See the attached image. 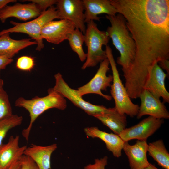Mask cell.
Masks as SVG:
<instances>
[{
  "instance_id": "obj_15",
  "label": "cell",
  "mask_w": 169,
  "mask_h": 169,
  "mask_svg": "<svg viewBox=\"0 0 169 169\" xmlns=\"http://www.w3.org/2000/svg\"><path fill=\"white\" fill-rule=\"evenodd\" d=\"M148 144L146 141L138 140L133 145L125 142L123 149L127 156L130 169H143L149 166L146 156Z\"/></svg>"
},
{
  "instance_id": "obj_34",
  "label": "cell",
  "mask_w": 169,
  "mask_h": 169,
  "mask_svg": "<svg viewBox=\"0 0 169 169\" xmlns=\"http://www.w3.org/2000/svg\"><path fill=\"white\" fill-rule=\"evenodd\" d=\"M143 169H158L154 165L150 163L148 166Z\"/></svg>"
},
{
  "instance_id": "obj_9",
  "label": "cell",
  "mask_w": 169,
  "mask_h": 169,
  "mask_svg": "<svg viewBox=\"0 0 169 169\" xmlns=\"http://www.w3.org/2000/svg\"><path fill=\"white\" fill-rule=\"evenodd\" d=\"M59 19H66L72 22L75 28L84 34L86 27L84 7L83 1L80 0H58L56 4Z\"/></svg>"
},
{
  "instance_id": "obj_27",
  "label": "cell",
  "mask_w": 169,
  "mask_h": 169,
  "mask_svg": "<svg viewBox=\"0 0 169 169\" xmlns=\"http://www.w3.org/2000/svg\"><path fill=\"white\" fill-rule=\"evenodd\" d=\"M31 2L35 3L37 6L41 13L46 10L49 7L56 4L57 0H25Z\"/></svg>"
},
{
  "instance_id": "obj_25",
  "label": "cell",
  "mask_w": 169,
  "mask_h": 169,
  "mask_svg": "<svg viewBox=\"0 0 169 169\" xmlns=\"http://www.w3.org/2000/svg\"><path fill=\"white\" fill-rule=\"evenodd\" d=\"M12 114V108L8 95L2 88L0 89V119Z\"/></svg>"
},
{
  "instance_id": "obj_23",
  "label": "cell",
  "mask_w": 169,
  "mask_h": 169,
  "mask_svg": "<svg viewBox=\"0 0 169 169\" xmlns=\"http://www.w3.org/2000/svg\"><path fill=\"white\" fill-rule=\"evenodd\" d=\"M67 40L72 50L75 52L82 62L85 60L87 54L83 49L85 42L84 34L79 29L75 28L69 34Z\"/></svg>"
},
{
  "instance_id": "obj_26",
  "label": "cell",
  "mask_w": 169,
  "mask_h": 169,
  "mask_svg": "<svg viewBox=\"0 0 169 169\" xmlns=\"http://www.w3.org/2000/svg\"><path fill=\"white\" fill-rule=\"evenodd\" d=\"M35 65L33 58L23 56L18 58L16 62V67L18 69L25 71L30 72Z\"/></svg>"
},
{
  "instance_id": "obj_20",
  "label": "cell",
  "mask_w": 169,
  "mask_h": 169,
  "mask_svg": "<svg viewBox=\"0 0 169 169\" xmlns=\"http://www.w3.org/2000/svg\"><path fill=\"white\" fill-rule=\"evenodd\" d=\"M93 116L119 136L127 125L126 115L119 113L115 107L108 112L100 113Z\"/></svg>"
},
{
  "instance_id": "obj_16",
  "label": "cell",
  "mask_w": 169,
  "mask_h": 169,
  "mask_svg": "<svg viewBox=\"0 0 169 169\" xmlns=\"http://www.w3.org/2000/svg\"><path fill=\"white\" fill-rule=\"evenodd\" d=\"M19 136H11L8 142L0 146V167L1 169H8L16 161L23 155L27 147L19 146Z\"/></svg>"
},
{
  "instance_id": "obj_29",
  "label": "cell",
  "mask_w": 169,
  "mask_h": 169,
  "mask_svg": "<svg viewBox=\"0 0 169 169\" xmlns=\"http://www.w3.org/2000/svg\"><path fill=\"white\" fill-rule=\"evenodd\" d=\"M108 157L105 156L100 159H95L93 164H90L84 167V169H105V166L107 165Z\"/></svg>"
},
{
  "instance_id": "obj_3",
  "label": "cell",
  "mask_w": 169,
  "mask_h": 169,
  "mask_svg": "<svg viewBox=\"0 0 169 169\" xmlns=\"http://www.w3.org/2000/svg\"><path fill=\"white\" fill-rule=\"evenodd\" d=\"M48 95L46 96H36L29 100L19 97L15 101L16 106L24 108L29 114V124L22 132V136L27 141L28 140L33 123L41 114L51 108L64 110L67 107L66 100L64 97L52 88L48 90Z\"/></svg>"
},
{
  "instance_id": "obj_17",
  "label": "cell",
  "mask_w": 169,
  "mask_h": 169,
  "mask_svg": "<svg viewBox=\"0 0 169 169\" xmlns=\"http://www.w3.org/2000/svg\"><path fill=\"white\" fill-rule=\"evenodd\" d=\"M84 131L87 136L102 140L106 144L107 149L112 152L114 156L118 158L121 156L125 142L119 135L101 131L95 127L85 128Z\"/></svg>"
},
{
  "instance_id": "obj_1",
  "label": "cell",
  "mask_w": 169,
  "mask_h": 169,
  "mask_svg": "<svg viewBox=\"0 0 169 169\" xmlns=\"http://www.w3.org/2000/svg\"><path fill=\"white\" fill-rule=\"evenodd\" d=\"M110 1L125 19L136 46L134 60L123 73L125 85L141 92L153 65L169 59V0Z\"/></svg>"
},
{
  "instance_id": "obj_18",
  "label": "cell",
  "mask_w": 169,
  "mask_h": 169,
  "mask_svg": "<svg viewBox=\"0 0 169 169\" xmlns=\"http://www.w3.org/2000/svg\"><path fill=\"white\" fill-rule=\"evenodd\" d=\"M84 7L85 23L90 21H100L98 15L105 13L108 15H115L117 13L116 8L110 0H83Z\"/></svg>"
},
{
  "instance_id": "obj_5",
  "label": "cell",
  "mask_w": 169,
  "mask_h": 169,
  "mask_svg": "<svg viewBox=\"0 0 169 169\" xmlns=\"http://www.w3.org/2000/svg\"><path fill=\"white\" fill-rule=\"evenodd\" d=\"M84 35L87 53L85 61L81 67L83 70L95 67L107 58L105 51L102 47L108 45L110 39L107 32L100 30L93 21L87 23Z\"/></svg>"
},
{
  "instance_id": "obj_14",
  "label": "cell",
  "mask_w": 169,
  "mask_h": 169,
  "mask_svg": "<svg viewBox=\"0 0 169 169\" xmlns=\"http://www.w3.org/2000/svg\"><path fill=\"white\" fill-rule=\"evenodd\" d=\"M41 12L34 3L22 4L17 3L13 5H6L0 10V20L4 23L10 17H15L20 20L26 21L36 18Z\"/></svg>"
},
{
  "instance_id": "obj_4",
  "label": "cell",
  "mask_w": 169,
  "mask_h": 169,
  "mask_svg": "<svg viewBox=\"0 0 169 169\" xmlns=\"http://www.w3.org/2000/svg\"><path fill=\"white\" fill-rule=\"evenodd\" d=\"M105 51L112 71L113 80L110 86V93L115 101V108L120 113L133 117L137 115L139 106L132 102L122 83L111 48L107 45Z\"/></svg>"
},
{
  "instance_id": "obj_11",
  "label": "cell",
  "mask_w": 169,
  "mask_h": 169,
  "mask_svg": "<svg viewBox=\"0 0 169 169\" xmlns=\"http://www.w3.org/2000/svg\"><path fill=\"white\" fill-rule=\"evenodd\" d=\"M75 28L74 24L69 20L64 19L52 20L43 28L41 38L49 43L59 44L67 40L69 34Z\"/></svg>"
},
{
  "instance_id": "obj_35",
  "label": "cell",
  "mask_w": 169,
  "mask_h": 169,
  "mask_svg": "<svg viewBox=\"0 0 169 169\" xmlns=\"http://www.w3.org/2000/svg\"><path fill=\"white\" fill-rule=\"evenodd\" d=\"M0 89L2 88H3V86L4 84V82L3 80L1 79L0 77Z\"/></svg>"
},
{
  "instance_id": "obj_10",
  "label": "cell",
  "mask_w": 169,
  "mask_h": 169,
  "mask_svg": "<svg viewBox=\"0 0 169 169\" xmlns=\"http://www.w3.org/2000/svg\"><path fill=\"white\" fill-rule=\"evenodd\" d=\"M164 122L163 119H157L149 116L137 124L125 129L119 136L125 142L134 139L146 141Z\"/></svg>"
},
{
  "instance_id": "obj_12",
  "label": "cell",
  "mask_w": 169,
  "mask_h": 169,
  "mask_svg": "<svg viewBox=\"0 0 169 169\" xmlns=\"http://www.w3.org/2000/svg\"><path fill=\"white\" fill-rule=\"evenodd\" d=\"M141 101L137 118L149 115L157 119H168L169 113L163 102L144 89L139 95Z\"/></svg>"
},
{
  "instance_id": "obj_31",
  "label": "cell",
  "mask_w": 169,
  "mask_h": 169,
  "mask_svg": "<svg viewBox=\"0 0 169 169\" xmlns=\"http://www.w3.org/2000/svg\"><path fill=\"white\" fill-rule=\"evenodd\" d=\"M159 66L162 69L165 70L167 75L169 74V61L168 59L161 60L158 63Z\"/></svg>"
},
{
  "instance_id": "obj_33",
  "label": "cell",
  "mask_w": 169,
  "mask_h": 169,
  "mask_svg": "<svg viewBox=\"0 0 169 169\" xmlns=\"http://www.w3.org/2000/svg\"><path fill=\"white\" fill-rule=\"evenodd\" d=\"M15 0H0V10L10 3L16 2Z\"/></svg>"
},
{
  "instance_id": "obj_32",
  "label": "cell",
  "mask_w": 169,
  "mask_h": 169,
  "mask_svg": "<svg viewBox=\"0 0 169 169\" xmlns=\"http://www.w3.org/2000/svg\"><path fill=\"white\" fill-rule=\"evenodd\" d=\"M20 159L15 161L8 169H20L21 166Z\"/></svg>"
},
{
  "instance_id": "obj_21",
  "label": "cell",
  "mask_w": 169,
  "mask_h": 169,
  "mask_svg": "<svg viewBox=\"0 0 169 169\" xmlns=\"http://www.w3.org/2000/svg\"><path fill=\"white\" fill-rule=\"evenodd\" d=\"M10 33L0 36V56L7 55L11 58L22 49L30 45L37 44L29 39L16 40L11 38Z\"/></svg>"
},
{
  "instance_id": "obj_24",
  "label": "cell",
  "mask_w": 169,
  "mask_h": 169,
  "mask_svg": "<svg viewBox=\"0 0 169 169\" xmlns=\"http://www.w3.org/2000/svg\"><path fill=\"white\" fill-rule=\"evenodd\" d=\"M23 117L17 114L12 115L0 119V146L8 132L10 129L20 125Z\"/></svg>"
},
{
  "instance_id": "obj_22",
  "label": "cell",
  "mask_w": 169,
  "mask_h": 169,
  "mask_svg": "<svg viewBox=\"0 0 169 169\" xmlns=\"http://www.w3.org/2000/svg\"><path fill=\"white\" fill-rule=\"evenodd\" d=\"M147 152L159 166L164 169H169V154L162 140L149 143Z\"/></svg>"
},
{
  "instance_id": "obj_28",
  "label": "cell",
  "mask_w": 169,
  "mask_h": 169,
  "mask_svg": "<svg viewBox=\"0 0 169 169\" xmlns=\"http://www.w3.org/2000/svg\"><path fill=\"white\" fill-rule=\"evenodd\" d=\"M20 169H39L34 161L28 156L23 155L20 159Z\"/></svg>"
},
{
  "instance_id": "obj_13",
  "label": "cell",
  "mask_w": 169,
  "mask_h": 169,
  "mask_svg": "<svg viewBox=\"0 0 169 169\" xmlns=\"http://www.w3.org/2000/svg\"><path fill=\"white\" fill-rule=\"evenodd\" d=\"M167 76L158 63H155L149 72L144 89L148 90L156 98H162L164 102L168 103L169 93L165 84V80Z\"/></svg>"
},
{
  "instance_id": "obj_36",
  "label": "cell",
  "mask_w": 169,
  "mask_h": 169,
  "mask_svg": "<svg viewBox=\"0 0 169 169\" xmlns=\"http://www.w3.org/2000/svg\"><path fill=\"white\" fill-rule=\"evenodd\" d=\"M0 169H1V167H0Z\"/></svg>"
},
{
  "instance_id": "obj_6",
  "label": "cell",
  "mask_w": 169,
  "mask_h": 169,
  "mask_svg": "<svg viewBox=\"0 0 169 169\" xmlns=\"http://www.w3.org/2000/svg\"><path fill=\"white\" fill-rule=\"evenodd\" d=\"M57 18L59 19L57 10L56 7L53 6L42 12L39 16L31 21L22 23L10 21V23L13 27L1 31L0 36L6 33L26 34L37 43L36 50L40 51L44 47L41 36L43 28L49 22Z\"/></svg>"
},
{
  "instance_id": "obj_19",
  "label": "cell",
  "mask_w": 169,
  "mask_h": 169,
  "mask_svg": "<svg viewBox=\"0 0 169 169\" xmlns=\"http://www.w3.org/2000/svg\"><path fill=\"white\" fill-rule=\"evenodd\" d=\"M57 147L55 143L46 146L32 144L26 148L23 155L32 159L39 169H50L51 156Z\"/></svg>"
},
{
  "instance_id": "obj_2",
  "label": "cell",
  "mask_w": 169,
  "mask_h": 169,
  "mask_svg": "<svg viewBox=\"0 0 169 169\" xmlns=\"http://www.w3.org/2000/svg\"><path fill=\"white\" fill-rule=\"evenodd\" d=\"M111 24L106 32L112 43L119 52L116 62L122 67L123 73L129 69L133 62L135 55L136 46L127 27L126 20L121 14L115 15H106Z\"/></svg>"
},
{
  "instance_id": "obj_7",
  "label": "cell",
  "mask_w": 169,
  "mask_h": 169,
  "mask_svg": "<svg viewBox=\"0 0 169 169\" xmlns=\"http://www.w3.org/2000/svg\"><path fill=\"white\" fill-rule=\"evenodd\" d=\"M55 83L53 89L64 97L70 100L89 115L94 116L102 112H108L111 108H107L102 105H96L85 101L78 93L77 90L70 87L64 80L62 75L58 73L54 75Z\"/></svg>"
},
{
  "instance_id": "obj_8",
  "label": "cell",
  "mask_w": 169,
  "mask_h": 169,
  "mask_svg": "<svg viewBox=\"0 0 169 169\" xmlns=\"http://www.w3.org/2000/svg\"><path fill=\"white\" fill-rule=\"evenodd\" d=\"M109 64L107 58L100 63L97 72L91 79L77 90L79 95L82 97L86 94H95L101 96L107 100H111L112 99L111 96L104 94L101 91H106L108 87H110L112 82V75H106L110 69Z\"/></svg>"
},
{
  "instance_id": "obj_30",
  "label": "cell",
  "mask_w": 169,
  "mask_h": 169,
  "mask_svg": "<svg viewBox=\"0 0 169 169\" xmlns=\"http://www.w3.org/2000/svg\"><path fill=\"white\" fill-rule=\"evenodd\" d=\"M13 61L12 58L7 55L0 56V70L5 69Z\"/></svg>"
}]
</instances>
